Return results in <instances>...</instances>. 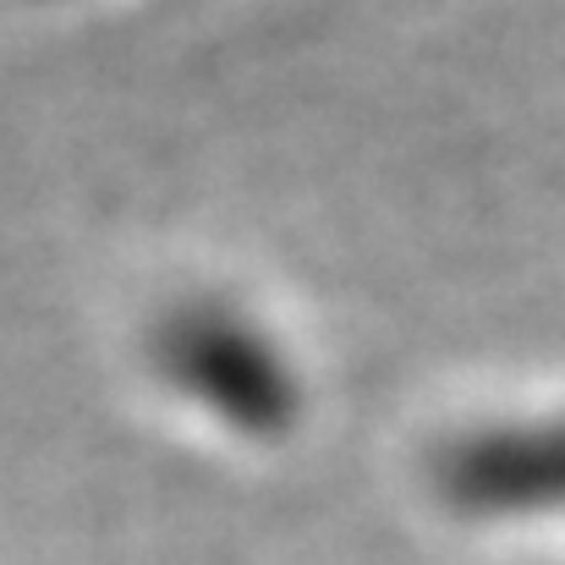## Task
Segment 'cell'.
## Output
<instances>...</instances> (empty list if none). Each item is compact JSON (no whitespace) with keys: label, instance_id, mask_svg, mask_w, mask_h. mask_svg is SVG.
<instances>
[{"label":"cell","instance_id":"6da1fadb","mask_svg":"<svg viewBox=\"0 0 565 565\" xmlns=\"http://www.w3.org/2000/svg\"><path fill=\"white\" fill-rule=\"evenodd\" d=\"M160 390L231 439H286L308 412V379L291 347L231 297H188L149 330Z\"/></svg>","mask_w":565,"mask_h":565}]
</instances>
